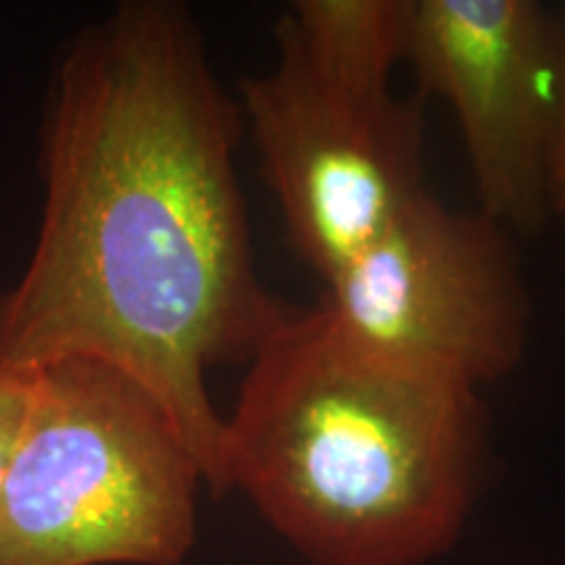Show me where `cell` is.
Here are the masks:
<instances>
[{
  "label": "cell",
  "instance_id": "cell-1",
  "mask_svg": "<svg viewBox=\"0 0 565 565\" xmlns=\"http://www.w3.org/2000/svg\"><path fill=\"white\" fill-rule=\"evenodd\" d=\"M242 134L192 13L121 6L55 74L40 238L0 294V370L68 356L118 366L179 424L215 494L223 414L207 372L249 362L288 309L254 270L233 166Z\"/></svg>",
  "mask_w": 565,
  "mask_h": 565
},
{
  "label": "cell",
  "instance_id": "cell-2",
  "mask_svg": "<svg viewBox=\"0 0 565 565\" xmlns=\"http://www.w3.org/2000/svg\"><path fill=\"white\" fill-rule=\"evenodd\" d=\"M477 387L286 309L223 416V494L238 490L312 565H424L477 494Z\"/></svg>",
  "mask_w": 565,
  "mask_h": 565
},
{
  "label": "cell",
  "instance_id": "cell-3",
  "mask_svg": "<svg viewBox=\"0 0 565 565\" xmlns=\"http://www.w3.org/2000/svg\"><path fill=\"white\" fill-rule=\"evenodd\" d=\"M406 0H299L275 26L278 61L242 82L265 179L288 242L322 278L416 200L422 95L395 100Z\"/></svg>",
  "mask_w": 565,
  "mask_h": 565
},
{
  "label": "cell",
  "instance_id": "cell-4",
  "mask_svg": "<svg viewBox=\"0 0 565 565\" xmlns=\"http://www.w3.org/2000/svg\"><path fill=\"white\" fill-rule=\"evenodd\" d=\"M200 484L179 424L131 374L42 364L0 487V565H179Z\"/></svg>",
  "mask_w": 565,
  "mask_h": 565
},
{
  "label": "cell",
  "instance_id": "cell-5",
  "mask_svg": "<svg viewBox=\"0 0 565 565\" xmlns=\"http://www.w3.org/2000/svg\"><path fill=\"white\" fill-rule=\"evenodd\" d=\"M328 282L322 307L380 349L479 387L519 362L526 299L503 225L422 192Z\"/></svg>",
  "mask_w": 565,
  "mask_h": 565
},
{
  "label": "cell",
  "instance_id": "cell-6",
  "mask_svg": "<svg viewBox=\"0 0 565 565\" xmlns=\"http://www.w3.org/2000/svg\"><path fill=\"white\" fill-rule=\"evenodd\" d=\"M422 97L456 113L482 215L532 228L547 204L557 58L526 0H406L404 55Z\"/></svg>",
  "mask_w": 565,
  "mask_h": 565
},
{
  "label": "cell",
  "instance_id": "cell-7",
  "mask_svg": "<svg viewBox=\"0 0 565 565\" xmlns=\"http://www.w3.org/2000/svg\"><path fill=\"white\" fill-rule=\"evenodd\" d=\"M34 391V370H0V487L24 429Z\"/></svg>",
  "mask_w": 565,
  "mask_h": 565
},
{
  "label": "cell",
  "instance_id": "cell-8",
  "mask_svg": "<svg viewBox=\"0 0 565 565\" xmlns=\"http://www.w3.org/2000/svg\"><path fill=\"white\" fill-rule=\"evenodd\" d=\"M547 202H553L565 215V63H561L557 74L553 134L547 150Z\"/></svg>",
  "mask_w": 565,
  "mask_h": 565
}]
</instances>
